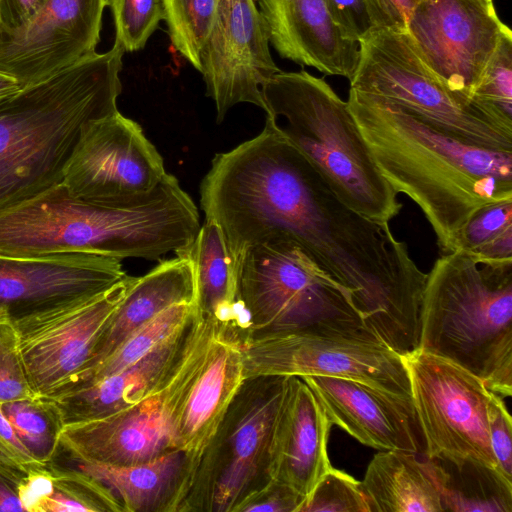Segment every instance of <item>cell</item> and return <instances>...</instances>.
Returning a JSON list of instances; mask_svg holds the SVG:
<instances>
[{
  "label": "cell",
  "mask_w": 512,
  "mask_h": 512,
  "mask_svg": "<svg viewBox=\"0 0 512 512\" xmlns=\"http://www.w3.org/2000/svg\"><path fill=\"white\" fill-rule=\"evenodd\" d=\"M175 255L172 259L160 261L145 275L134 277L99 335L87 364L67 386L101 364L130 335L165 309L179 303L197 304L192 264L186 256Z\"/></svg>",
  "instance_id": "603a6c76"
},
{
  "label": "cell",
  "mask_w": 512,
  "mask_h": 512,
  "mask_svg": "<svg viewBox=\"0 0 512 512\" xmlns=\"http://www.w3.org/2000/svg\"><path fill=\"white\" fill-rule=\"evenodd\" d=\"M127 276L113 257L0 253V308L19 319L98 295Z\"/></svg>",
  "instance_id": "e0dca14e"
},
{
  "label": "cell",
  "mask_w": 512,
  "mask_h": 512,
  "mask_svg": "<svg viewBox=\"0 0 512 512\" xmlns=\"http://www.w3.org/2000/svg\"><path fill=\"white\" fill-rule=\"evenodd\" d=\"M0 454L25 469L28 472H36L48 465L39 463L29 453L27 448L17 436L14 428L6 419L0 409Z\"/></svg>",
  "instance_id": "b9f144b4"
},
{
  "label": "cell",
  "mask_w": 512,
  "mask_h": 512,
  "mask_svg": "<svg viewBox=\"0 0 512 512\" xmlns=\"http://www.w3.org/2000/svg\"><path fill=\"white\" fill-rule=\"evenodd\" d=\"M197 457L174 449L143 463L112 466L67 458V464L106 485L124 512H179L188 493Z\"/></svg>",
  "instance_id": "cb8c5ba5"
},
{
  "label": "cell",
  "mask_w": 512,
  "mask_h": 512,
  "mask_svg": "<svg viewBox=\"0 0 512 512\" xmlns=\"http://www.w3.org/2000/svg\"><path fill=\"white\" fill-rule=\"evenodd\" d=\"M456 250L478 262L512 260V200L481 207L463 228Z\"/></svg>",
  "instance_id": "4dcf8cb0"
},
{
  "label": "cell",
  "mask_w": 512,
  "mask_h": 512,
  "mask_svg": "<svg viewBox=\"0 0 512 512\" xmlns=\"http://www.w3.org/2000/svg\"><path fill=\"white\" fill-rule=\"evenodd\" d=\"M361 486L372 512H445L424 455L381 450L370 461Z\"/></svg>",
  "instance_id": "484cf974"
},
{
  "label": "cell",
  "mask_w": 512,
  "mask_h": 512,
  "mask_svg": "<svg viewBox=\"0 0 512 512\" xmlns=\"http://www.w3.org/2000/svg\"><path fill=\"white\" fill-rule=\"evenodd\" d=\"M33 473L0 454V512L25 511L24 487Z\"/></svg>",
  "instance_id": "ab89813d"
},
{
  "label": "cell",
  "mask_w": 512,
  "mask_h": 512,
  "mask_svg": "<svg viewBox=\"0 0 512 512\" xmlns=\"http://www.w3.org/2000/svg\"><path fill=\"white\" fill-rule=\"evenodd\" d=\"M134 277L88 298L13 320L30 384L37 395L58 394L87 364Z\"/></svg>",
  "instance_id": "4fadbf2b"
},
{
  "label": "cell",
  "mask_w": 512,
  "mask_h": 512,
  "mask_svg": "<svg viewBox=\"0 0 512 512\" xmlns=\"http://www.w3.org/2000/svg\"><path fill=\"white\" fill-rule=\"evenodd\" d=\"M406 30L429 67L470 98L500 39L511 31L493 0H423Z\"/></svg>",
  "instance_id": "5bb4252c"
},
{
  "label": "cell",
  "mask_w": 512,
  "mask_h": 512,
  "mask_svg": "<svg viewBox=\"0 0 512 512\" xmlns=\"http://www.w3.org/2000/svg\"><path fill=\"white\" fill-rule=\"evenodd\" d=\"M267 23L255 0H219L213 28L202 49L200 73L217 122L237 104L265 111L262 87L281 70L270 52Z\"/></svg>",
  "instance_id": "9a60e30c"
},
{
  "label": "cell",
  "mask_w": 512,
  "mask_h": 512,
  "mask_svg": "<svg viewBox=\"0 0 512 512\" xmlns=\"http://www.w3.org/2000/svg\"><path fill=\"white\" fill-rule=\"evenodd\" d=\"M216 328L200 314L181 361L160 388L110 415L66 424L59 450L69 459L112 466L143 463L174 450L178 416Z\"/></svg>",
  "instance_id": "9c48e42d"
},
{
  "label": "cell",
  "mask_w": 512,
  "mask_h": 512,
  "mask_svg": "<svg viewBox=\"0 0 512 512\" xmlns=\"http://www.w3.org/2000/svg\"><path fill=\"white\" fill-rule=\"evenodd\" d=\"M331 426L306 382L288 377L272 436L271 479L290 486L304 500L332 467L327 452Z\"/></svg>",
  "instance_id": "d6986e66"
},
{
  "label": "cell",
  "mask_w": 512,
  "mask_h": 512,
  "mask_svg": "<svg viewBox=\"0 0 512 512\" xmlns=\"http://www.w3.org/2000/svg\"><path fill=\"white\" fill-rule=\"evenodd\" d=\"M22 359L13 319L0 308V405L35 397Z\"/></svg>",
  "instance_id": "d590c367"
},
{
  "label": "cell",
  "mask_w": 512,
  "mask_h": 512,
  "mask_svg": "<svg viewBox=\"0 0 512 512\" xmlns=\"http://www.w3.org/2000/svg\"><path fill=\"white\" fill-rule=\"evenodd\" d=\"M280 57L350 80L359 60L357 43L344 40L323 0H255Z\"/></svg>",
  "instance_id": "44dd1931"
},
{
  "label": "cell",
  "mask_w": 512,
  "mask_h": 512,
  "mask_svg": "<svg viewBox=\"0 0 512 512\" xmlns=\"http://www.w3.org/2000/svg\"><path fill=\"white\" fill-rule=\"evenodd\" d=\"M219 0H164L174 50L200 72L202 49L213 28Z\"/></svg>",
  "instance_id": "1f68e13d"
},
{
  "label": "cell",
  "mask_w": 512,
  "mask_h": 512,
  "mask_svg": "<svg viewBox=\"0 0 512 512\" xmlns=\"http://www.w3.org/2000/svg\"><path fill=\"white\" fill-rule=\"evenodd\" d=\"M302 501L290 486L271 479L247 497L236 512H297Z\"/></svg>",
  "instance_id": "f35d334b"
},
{
  "label": "cell",
  "mask_w": 512,
  "mask_h": 512,
  "mask_svg": "<svg viewBox=\"0 0 512 512\" xmlns=\"http://www.w3.org/2000/svg\"><path fill=\"white\" fill-rule=\"evenodd\" d=\"M488 427L497 468L512 481V419L503 398L495 393L488 403Z\"/></svg>",
  "instance_id": "8d00e7d4"
},
{
  "label": "cell",
  "mask_w": 512,
  "mask_h": 512,
  "mask_svg": "<svg viewBox=\"0 0 512 512\" xmlns=\"http://www.w3.org/2000/svg\"><path fill=\"white\" fill-rule=\"evenodd\" d=\"M6 419L36 461L49 465L55 459L65 422L61 411L50 397H35L0 405Z\"/></svg>",
  "instance_id": "f1b7e54d"
},
{
  "label": "cell",
  "mask_w": 512,
  "mask_h": 512,
  "mask_svg": "<svg viewBox=\"0 0 512 512\" xmlns=\"http://www.w3.org/2000/svg\"><path fill=\"white\" fill-rule=\"evenodd\" d=\"M245 379L328 376L412 397L402 357L365 329H305L249 337L241 344Z\"/></svg>",
  "instance_id": "30bf717a"
},
{
  "label": "cell",
  "mask_w": 512,
  "mask_h": 512,
  "mask_svg": "<svg viewBox=\"0 0 512 512\" xmlns=\"http://www.w3.org/2000/svg\"><path fill=\"white\" fill-rule=\"evenodd\" d=\"M200 312L137 362L93 383L52 396L65 425L122 410L160 388L176 370L198 324Z\"/></svg>",
  "instance_id": "ffe728a7"
},
{
  "label": "cell",
  "mask_w": 512,
  "mask_h": 512,
  "mask_svg": "<svg viewBox=\"0 0 512 512\" xmlns=\"http://www.w3.org/2000/svg\"><path fill=\"white\" fill-rule=\"evenodd\" d=\"M473 98L512 121V32L505 33L490 58Z\"/></svg>",
  "instance_id": "e575fe53"
},
{
  "label": "cell",
  "mask_w": 512,
  "mask_h": 512,
  "mask_svg": "<svg viewBox=\"0 0 512 512\" xmlns=\"http://www.w3.org/2000/svg\"><path fill=\"white\" fill-rule=\"evenodd\" d=\"M262 97L266 115L348 207L387 223L400 213L398 193L378 169L347 102L324 79L280 71L263 85Z\"/></svg>",
  "instance_id": "5b68a950"
},
{
  "label": "cell",
  "mask_w": 512,
  "mask_h": 512,
  "mask_svg": "<svg viewBox=\"0 0 512 512\" xmlns=\"http://www.w3.org/2000/svg\"><path fill=\"white\" fill-rule=\"evenodd\" d=\"M245 381L241 342L218 326L178 416L174 447L197 457Z\"/></svg>",
  "instance_id": "7402d4cb"
},
{
  "label": "cell",
  "mask_w": 512,
  "mask_h": 512,
  "mask_svg": "<svg viewBox=\"0 0 512 512\" xmlns=\"http://www.w3.org/2000/svg\"><path fill=\"white\" fill-rule=\"evenodd\" d=\"M175 254L186 256L192 264L200 314L242 343L248 321L239 298L236 267L219 226L205 219L194 240Z\"/></svg>",
  "instance_id": "d4e9b609"
},
{
  "label": "cell",
  "mask_w": 512,
  "mask_h": 512,
  "mask_svg": "<svg viewBox=\"0 0 512 512\" xmlns=\"http://www.w3.org/2000/svg\"><path fill=\"white\" fill-rule=\"evenodd\" d=\"M236 271L247 338L305 329H365L342 288L293 242L246 249Z\"/></svg>",
  "instance_id": "52a82bcc"
},
{
  "label": "cell",
  "mask_w": 512,
  "mask_h": 512,
  "mask_svg": "<svg viewBox=\"0 0 512 512\" xmlns=\"http://www.w3.org/2000/svg\"><path fill=\"white\" fill-rule=\"evenodd\" d=\"M48 0H0L1 38L13 34L29 22Z\"/></svg>",
  "instance_id": "60d3db41"
},
{
  "label": "cell",
  "mask_w": 512,
  "mask_h": 512,
  "mask_svg": "<svg viewBox=\"0 0 512 512\" xmlns=\"http://www.w3.org/2000/svg\"><path fill=\"white\" fill-rule=\"evenodd\" d=\"M107 0H48L24 26L0 40V70L24 88L96 53Z\"/></svg>",
  "instance_id": "2e32d148"
},
{
  "label": "cell",
  "mask_w": 512,
  "mask_h": 512,
  "mask_svg": "<svg viewBox=\"0 0 512 512\" xmlns=\"http://www.w3.org/2000/svg\"><path fill=\"white\" fill-rule=\"evenodd\" d=\"M115 41L125 52L142 50L151 35L165 20L164 0H107Z\"/></svg>",
  "instance_id": "d6a6232c"
},
{
  "label": "cell",
  "mask_w": 512,
  "mask_h": 512,
  "mask_svg": "<svg viewBox=\"0 0 512 512\" xmlns=\"http://www.w3.org/2000/svg\"><path fill=\"white\" fill-rule=\"evenodd\" d=\"M50 469L47 491L35 512H124L115 494L95 477L54 463Z\"/></svg>",
  "instance_id": "f546056e"
},
{
  "label": "cell",
  "mask_w": 512,
  "mask_h": 512,
  "mask_svg": "<svg viewBox=\"0 0 512 512\" xmlns=\"http://www.w3.org/2000/svg\"><path fill=\"white\" fill-rule=\"evenodd\" d=\"M374 28H406L405 22L390 0H365Z\"/></svg>",
  "instance_id": "7bdbcfd3"
},
{
  "label": "cell",
  "mask_w": 512,
  "mask_h": 512,
  "mask_svg": "<svg viewBox=\"0 0 512 512\" xmlns=\"http://www.w3.org/2000/svg\"><path fill=\"white\" fill-rule=\"evenodd\" d=\"M20 89L15 78L0 70V102L14 95Z\"/></svg>",
  "instance_id": "ee69618b"
},
{
  "label": "cell",
  "mask_w": 512,
  "mask_h": 512,
  "mask_svg": "<svg viewBox=\"0 0 512 512\" xmlns=\"http://www.w3.org/2000/svg\"><path fill=\"white\" fill-rule=\"evenodd\" d=\"M124 52L114 41L0 102V210L63 182L85 125L118 111Z\"/></svg>",
  "instance_id": "3957f363"
},
{
  "label": "cell",
  "mask_w": 512,
  "mask_h": 512,
  "mask_svg": "<svg viewBox=\"0 0 512 512\" xmlns=\"http://www.w3.org/2000/svg\"><path fill=\"white\" fill-rule=\"evenodd\" d=\"M392 4L396 7V9L401 14L405 25L410 17L413 10L419 5L423 0H390Z\"/></svg>",
  "instance_id": "f6af8a7d"
},
{
  "label": "cell",
  "mask_w": 512,
  "mask_h": 512,
  "mask_svg": "<svg viewBox=\"0 0 512 512\" xmlns=\"http://www.w3.org/2000/svg\"><path fill=\"white\" fill-rule=\"evenodd\" d=\"M199 220L193 200L168 173L148 197L123 206L81 201L60 183L0 210V253L154 261L188 246Z\"/></svg>",
  "instance_id": "7a4b0ae2"
},
{
  "label": "cell",
  "mask_w": 512,
  "mask_h": 512,
  "mask_svg": "<svg viewBox=\"0 0 512 512\" xmlns=\"http://www.w3.org/2000/svg\"><path fill=\"white\" fill-rule=\"evenodd\" d=\"M297 512H372L361 482L331 467L315 484Z\"/></svg>",
  "instance_id": "836d02e7"
},
{
  "label": "cell",
  "mask_w": 512,
  "mask_h": 512,
  "mask_svg": "<svg viewBox=\"0 0 512 512\" xmlns=\"http://www.w3.org/2000/svg\"><path fill=\"white\" fill-rule=\"evenodd\" d=\"M287 381L245 379L197 460L179 512H236L271 480V442Z\"/></svg>",
  "instance_id": "ba28073f"
},
{
  "label": "cell",
  "mask_w": 512,
  "mask_h": 512,
  "mask_svg": "<svg viewBox=\"0 0 512 512\" xmlns=\"http://www.w3.org/2000/svg\"><path fill=\"white\" fill-rule=\"evenodd\" d=\"M166 173L141 126L116 111L85 125L62 183L81 201L123 206L148 197Z\"/></svg>",
  "instance_id": "7c38bea8"
},
{
  "label": "cell",
  "mask_w": 512,
  "mask_h": 512,
  "mask_svg": "<svg viewBox=\"0 0 512 512\" xmlns=\"http://www.w3.org/2000/svg\"><path fill=\"white\" fill-rule=\"evenodd\" d=\"M332 425L378 450H402L425 456L424 432L412 397L340 377H302Z\"/></svg>",
  "instance_id": "ac0fdd59"
},
{
  "label": "cell",
  "mask_w": 512,
  "mask_h": 512,
  "mask_svg": "<svg viewBox=\"0 0 512 512\" xmlns=\"http://www.w3.org/2000/svg\"><path fill=\"white\" fill-rule=\"evenodd\" d=\"M418 349L449 359L502 398L512 395V260L442 254L426 276Z\"/></svg>",
  "instance_id": "277c9868"
},
{
  "label": "cell",
  "mask_w": 512,
  "mask_h": 512,
  "mask_svg": "<svg viewBox=\"0 0 512 512\" xmlns=\"http://www.w3.org/2000/svg\"><path fill=\"white\" fill-rule=\"evenodd\" d=\"M358 46L350 88L393 101L464 143L512 152V121L452 90L429 67L405 28H373Z\"/></svg>",
  "instance_id": "8992f818"
},
{
  "label": "cell",
  "mask_w": 512,
  "mask_h": 512,
  "mask_svg": "<svg viewBox=\"0 0 512 512\" xmlns=\"http://www.w3.org/2000/svg\"><path fill=\"white\" fill-rule=\"evenodd\" d=\"M445 511L512 512V481L471 460L427 457Z\"/></svg>",
  "instance_id": "4316f807"
},
{
  "label": "cell",
  "mask_w": 512,
  "mask_h": 512,
  "mask_svg": "<svg viewBox=\"0 0 512 512\" xmlns=\"http://www.w3.org/2000/svg\"><path fill=\"white\" fill-rule=\"evenodd\" d=\"M347 104L383 177L420 208L442 254L481 207L512 200V152L464 143L401 105L350 88Z\"/></svg>",
  "instance_id": "6da1fadb"
},
{
  "label": "cell",
  "mask_w": 512,
  "mask_h": 512,
  "mask_svg": "<svg viewBox=\"0 0 512 512\" xmlns=\"http://www.w3.org/2000/svg\"><path fill=\"white\" fill-rule=\"evenodd\" d=\"M197 311L196 303H179L170 306L130 335L101 364L75 378L60 393L93 383L137 362L191 320Z\"/></svg>",
  "instance_id": "83f0119b"
},
{
  "label": "cell",
  "mask_w": 512,
  "mask_h": 512,
  "mask_svg": "<svg viewBox=\"0 0 512 512\" xmlns=\"http://www.w3.org/2000/svg\"><path fill=\"white\" fill-rule=\"evenodd\" d=\"M328 16L340 36L359 43L374 28L365 0H323Z\"/></svg>",
  "instance_id": "74e56055"
},
{
  "label": "cell",
  "mask_w": 512,
  "mask_h": 512,
  "mask_svg": "<svg viewBox=\"0 0 512 512\" xmlns=\"http://www.w3.org/2000/svg\"><path fill=\"white\" fill-rule=\"evenodd\" d=\"M401 357L425 436V456L471 460L497 468L488 427L492 392L482 379L422 349Z\"/></svg>",
  "instance_id": "8fae6325"
},
{
  "label": "cell",
  "mask_w": 512,
  "mask_h": 512,
  "mask_svg": "<svg viewBox=\"0 0 512 512\" xmlns=\"http://www.w3.org/2000/svg\"><path fill=\"white\" fill-rule=\"evenodd\" d=\"M0 40H1V34H0Z\"/></svg>",
  "instance_id": "bcb514c9"
}]
</instances>
